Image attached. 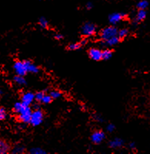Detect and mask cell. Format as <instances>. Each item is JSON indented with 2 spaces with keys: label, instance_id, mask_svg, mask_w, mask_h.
<instances>
[{
  "label": "cell",
  "instance_id": "f1b7e54d",
  "mask_svg": "<svg viewBox=\"0 0 150 154\" xmlns=\"http://www.w3.org/2000/svg\"><path fill=\"white\" fill-rule=\"evenodd\" d=\"M129 148H130L131 149H135V147H135V142H131V143H129Z\"/></svg>",
  "mask_w": 150,
  "mask_h": 154
},
{
  "label": "cell",
  "instance_id": "7a4b0ae2",
  "mask_svg": "<svg viewBox=\"0 0 150 154\" xmlns=\"http://www.w3.org/2000/svg\"><path fill=\"white\" fill-rule=\"evenodd\" d=\"M116 36H118V30H117V28L112 26L104 28L100 33V37L104 41H106L108 39L116 37Z\"/></svg>",
  "mask_w": 150,
  "mask_h": 154
},
{
  "label": "cell",
  "instance_id": "4fadbf2b",
  "mask_svg": "<svg viewBox=\"0 0 150 154\" xmlns=\"http://www.w3.org/2000/svg\"><path fill=\"white\" fill-rule=\"evenodd\" d=\"M119 40H120L119 37L118 36H116V37H112L110 38V39H108V40L105 41L104 43L107 45V46H115V45H116L117 43H119Z\"/></svg>",
  "mask_w": 150,
  "mask_h": 154
},
{
  "label": "cell",
  "instance_id": "8992f818",
  "mask_svg": "<svg viewBox=\"0 0 150 154\" xmlns=\"http://www.w3.org/2000/svg\"><path fill=\"white\" fill-rule=\"evenodd\" d=\"M106 139V135L102 131H96L94 132L91 136L92 142L95 144H99L104 139Z\"/></svg>",
  "mask_w": 150,
  "mask_h": 154
},
{
  "label": "cell",
  "instance_id": "30bf717a",
  "mask_svg": "<svg viewBox=\"0 0 150 154\" xmlns=\"http://www.w3.org/2000/svg\"><path fill=\"white\" fill-rule=\"evenodd\" d=\"M109 147L111 148H113V149H117V148H120L123 146L124 144V141L120 138H116L113 140H111L109 142Z\"/></svg>",
  "mask_w": 150,
  "mask_h": 154
},
{
  "label": "cell",
  "instance_id": "7402d4cb",
  "mask_svg": "<svg viewBox=\"0 0 150 154\" xmlns=\"http://www.w3.org/2000/svg\"><path fill=\"white\" fill-rule=\"evenodd\" d=\"M52 101V98L50 96V95H46V94H45L43 98H42V103H44V104H49L50 102Z\"/></svg>",
  "mask_w": 150,
  "mask_h": 154
},
{
  "label": "cell",
  "instance_id": "d4e9b609",
  "mask_svg": "<svg viewBox=\"0 0 150 154\" xmlns=\"http://www.w3.org/2000/svg\"><path fill=\"white\" fill-rule=\"evenodd\" d=\"M30 153L33 154H44L46 153V151L40 149V148H33V149H31Z\"/></svg>",
  "mask_w": 150,
  "mask_h": 154
},
{
  "label": "cell",
  "instance_id": "d6986e66",
  "mask_svg": "<svg viewBox=\"0 0 150 154\" xmlns=\"http://www.w3.org/2000/svg\"><path fill=\"white\" fill-rule=\"evenodd\" d=\"M148 5H149V3L146 0H142L140 2H139V3L137 4V7L139 9H145L148 7Z\"/></svg>",
  "mask_w": 150,
  "mask_h": 154
},
{
  "label": "cell",
  "instance_id": "e0dca14e",
  "mask_svg": "<svg viewBox=\"0 0 150 154\" xmlns=\"http://www.w3.org/2000/svg\"><path fill=\"white\" fill-rule=\"evenodd\" d=\"M40 71V68L37 67L36 65L33 64L32 63H30V64L29 65L28 67V72L33 73V74H36Z\"/></svg>",
  "mask_w": 150,
  "mask_h": 154
},
{
  "label": "cell",
  "instance_id": "cb8c5ba5",
  "mask_svg": "<svg viewBox=\"0 0 150 154\" xmlns=\"http://www.w3.org/2000/svg\"><path fill=\"white\" fill-rule=\"evenodd\" d=\"M44 95H45L44 92H37L36 94H35V99L36 100L37 102H42V98H43Z\"/></svg>",
  "mask_w": 150,
  "mask_h": 154
},
{
  "label": "cell",
  "instance_id": "2e32d148",
  "mask_svg": "<svg viewBox=\"0 0 150 154\" xmlns=\"http://www.w3.org/2000/svg\"><path fill=\"white\" fill-rule=\"evenodd\" d=\"M112 56V52L110 50H105L102 51V59L103 60H108Z\"/></svg>",
  "mask_w": 150,
  "mask_h": 154
},
{
  "label": "cell",
  "instance_id": "9c48e42d",
  "mask_svg": "<svg viewBox=\"0 0 150 154\" xmlns=\"http://www.w3.org/2000/svg\"><path fill=\"white\" fill-rule=\"evenodd\" d=\"M89 55L91 59L93 60H102V51L99 49L97 48H92L89 51Z\"/></svg>",
  "mask_w": 150,
  "mask_h": 154
},
{
  "label": "cell",
  "instance_id": "44dd1931",
  "mask_svg": "<svg viewBox=\"0 0 150 154\" xmlns=\"http://www.w3.org/2000/svg\"><path fill=\"white\" fill-rule=\"evenodd\" d=\"M24 152V147L22 146H16L12 149V153H22Z\"/></svg>",
  "mask_w": 150,
  "mask_h": 154
},
{
  "label": "cell",
  "instance_id": "ac0fdd59",
  "mask_svg": "<svg viewBox=\"0 0 150 154\" xmlns=\"http://www.w3.org/2000/svg\"><path fill=\"white\" fill-rule=\"evenodd\" d=\"M129 34V30L127 29H122L119 31H118V37L119 39H123V38L126 37Z\"/></svg>",
  "mask_w": 150,
  "mask_h": 154
},
{
  "label": "cell",
  "instance_id": "ba28073f",
  "mask_svg": "<svg viewBox=\"0 0 150 154\" xmlns=\"http://www.w3.org/2000/svg\"><path fill=\"white\" fill-rule=\"evenodd\" d=\"M126 16V15L124 13H112L109 16H108V20H109V22L112 25H115L116 23H118L123 20V18Z\"/></svg>",
  "mask_w": 150,
  "mask_h": 154
},
{
  "label": "cell",
  "instance_id": "836d02e7",
  "mask_svg": "<svg viewBox=\"0 0 150 154\" xmlns=\"http://www.w3.org/2000/svg\"><path fill=\"white\" fill-rule=\"evenodd\" d=\"M1 94H2V91L0 90V96H1Z\"/></svg>",
  "mask_w": 150,
  "mask_h": 154
},
{
  "label": "cell",
  "instance_id": "d6a6232c",
  "mask_svg": "<svg viewBox=\"0 0 150 154\" xmlns=\"http://www.w3.org/2000/svg\"><path fill=\"white\" fill-rule=\"evenodd\" d=\"M35 106V109H40V104H35L34 105Z\"/></svg>",
  "mask_w": 150,
  "mask_h": 154
},
{
  "label": "cell",
  "instance_id": "83f0119b",
  "mask_svg": "<svg viewBox=\"0 0 150 154\" xmlns=\"http://www.w3.org/2000/svg\"><path fill=\"white\" fill-rule=\"evenodd\" d=\"M106 129H107V131L109 132H113L114 129H115V126L112 124L108 125V126H107V128H106Z\"/></svg>",
  "mask_w": 150,
  "mask_h": 154
},
{
  "label": "cell",
  "instance_id": "5b68a950",
  "mask_svg": "<svg viewBox=\"0 0 150 154\" xmlns=\"http://www.w3.org/2000/svg\"><path fill=\"white\" fill-rule=\"evenodd\" d=\"M96 31V26L92 22H86L82 27V33L85 36H92Z\"/></svg>",
  "mask_w": 150,
  "mask_h": 154
},
{
  "label": "cell",
  "instance_id": "8fae6325",
  "mask_svg": "<svg viewBox=\"0 0 150 154\" xmlns=\"http://www.w3.org/2000/svg\"><path fill=\"white\" fill-rule=\"evenodd\" d=\"M146 17V12L145 9H139V12L137 13L136 17H135V23H138L139 22H142L143 20H145Z\"/></svg>",
  "mask_w": 150,
  "mask_h": 154
},
{
  "label": "cell",
  "instance_id": "5bb4252c",
  "mask_svg": "<svg viewBox=\"0 0 150 154\" xmlns=\"http://www.w3.org/2000/svg\"><path fill=\"white\" fill-rule=\"evenodd\" d=\"M86 43V40H82L81 42L79 43H71L69 45V49L71 50H76L79 49L82 46H83Z\"/></svg>",
  "mask_w": 150,
  "mask_h": 154
},
{
  "label": "cell",
  "instance_id": "3957f363",
  "mask_svg": "<svg viewBox=\"0 0 150 154\" xmlns=\"http://www.w3.org/2000/svg\"><path fill=\"white\" fill-rule=\"evenodd\" d=\"M32 110L29 106L28 105H23V107L19 112V117L18 119L20 122H24V123H29L31 119V115H32Z\"/></svg>",
  "mask_w": 150,
  "mask_h": 154
},
{
  "label": "cell",
  "instance_id": "484cf974",
  "mask_svg": "<svg viewBox=\"0 0 150 154\" xmlns=\"http://www.w3.org/2000/svg\"><path fill=\"white\" fill-rule=\"evenodd\" d=\"M40 25L42 28H46L48 26V21L44 17H41L40 19Z\"/></svg>",
  "mask_w": 150,
  "mask_h": 154
},
{
  "label": "cell",
  "instance_id": "ffe728a7",
  "mask_svg": "<svg viewBox=\"0 0 150 154\" xmlns=\"http://www.w3.org/2000/svg\"><path fill=\"white\" fill-rule=\"evenodd\" d=\"M23 105H24V104H23L22 102H16V103L14 104V110H15V112L19 114V112L21 111V109H22V107H23Z\"/></svg>",
  "mask_w": 150,
  "mask_h": 154
},
{
  "label": "cell",
  "instance_id": "f546056e",
  "mask_svg": "<svg viewBox=\"0 0 150 154\" xmlns=\"http://www.w3.org/2000/svg\"><path fill=\"white\" fill-rule=\"evenodd\" d=\"M55 38H56V40H61V39H62V35L56 34V36H55Z\"/></svg>",
  "mask_w": 150,
  "mask_h": 154
},
{
  "label": "cell",
  "instance_id": "6da1fadb",
  "mask_svg": "<svg viewBox=\"0 0 150 154\" xmlns=\"http://www.w3.org/2000/svg\"><path fill=\"white\" fill-rule=\"evenodd\" d=\"M30 61L24 60V61H16L14 64V70L17 75L24 76L28 72V67L30 64Z\"/></svg>",
  "mask_w": 150,
  "mask_h": 154
},
{
  "label": "cell",
  "instance_id": "52a82bcc",
  "mask_svg": "<svg viewBox=\"0 0 150 154\" xmlns=\"http://www.w3.org/2000/svg\"><path fill=\"white\" fill-rule=\"evenodd\" d=\"M35 100V94H32V92H25L22 94V102L25 105L29 106Z\"/></svg>",
  "mask_w": 150,
  "mask_h": 154
},
{
  "label": "cell",
  "instance_id": "9a60e30c",
  "mask_svg": "<svg viewBox=\"0 0 150 154\" xmlns=\"http://www.w3.org/2000/svg\"><path fill=\"white\" fill-rule=\"evenodd\" d=\"M14 81L19 85H24L26 84V81L24 78L23 76H21V75H17L14 77Z\"/></svg>",
  "mask_w": 150,
  "mask_h": 154
},
{
  "label": "cell",
  "instance_id": "603a6c76",
  "mask_svg": "<svg viewBox=\"0 0 150 154\" xmlns=\"http://www.w3.org/2000/svg\"><path fill=\"white\" fill-rule=\"evenodd\" d=\"M49 95H50L52 98H59V97H61L62 94L59 92V91H56V90H54V91H52V92H50Z\"/></svg>",
  "mask_w": 150,
  "mask_h": 154
},
{
  "label": "cell",
  "instance_id": "e575fe53",
  "mask_svg": "<svg viewBox=\"0 0 150 154\" xmlns=\"http://www.w3.org/2000/svg\"><path fill=\"white\" fill-rule=\"evenodd\" d=\"M40 1H44V0H40Z\"/></svg>",
  "mask_w": 150,
  "mask_h": 154
},
{
  "label": "cell",
  "instance_id": "7c38bea8",
  "mask_svg": "<svg viewBox=\"0 0 150 154\" xmlns=\"http://www.w3.org/2000/svg\"><path fill=\"white\" fill-rule=\"evenodd\" d=\"M9 150V146L4 140L0 139V154L7 153Z\"/></svg>",
  "mask_w": 150,
  "mask_h": 154
},
{
  "label": "cell",
  "instance_id": "4dcf8cb0",
  "mask_svg": "<svg viewBox=\"0 0 150 154\" xmlns=\"http://www.w3.org/2000/svg\"><path fill=\"white\" fill-rule=\"evenodd\" d=\"M86 8L88 9H90L92 8V3H88L86 4Z\"/></svg>",
  "mask_w": 150,
  "mask_h": 154
},
{
  "label": "cell",
  "instance_id": "1f68e13d",
  "mask_svg": "<svg viewBox=\"0 0 150 154\" xmlns=\"http://www.w3.org/2000/svg\"><path fill=\"white\" fill-rule=\"evenodd\" d=\"M95 119H96V120H97V121H98V122H102V120L101 119V117L98 116V115H96V116H95Z\"/></svg>",
  "mask_w": 150,
  "mask_h": 154
},
{
  "label": "cell",
  "instance_id": "4316f807",
  "mask_svg": "<svg viewBox=\"0 0 150 154\" xmlns=\"http://www.w3.org/2000/svg\"><path fill=\"white\" fill-rule=\"evenodd\" d=\"M6 118V112L4 109H0V121L4 120Z\"/></svg>",
  "mask_w": 150,
  "mask_h": 154
},
{
  "label": "cell",
  "instance_id": "277c9868",
  "mask_svg": "<svg viewBox=\"0 0 150 154\" xmlns=\"http://www.w3.org/2000/svg\"><path fill=\"white\" fill-rule=\"evenodd\" d=\"M43 120V112L40 109H35L34 112H32L30 123L33 126H37L42 122Z\"/></svg>",
  "mask_w": 150,
  "mask_h": 154
}]
</instances>
